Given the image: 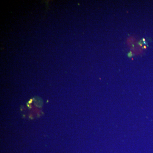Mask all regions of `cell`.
Instances as JSON below:
<instances>
[{
  "mask_svg": "<svg viewBox=\"0 0 153 153\" xmlns=\"http://www.w3.org/2000/svg\"><path fill=\"white\" fill-rule=\"evenodd\" d=\"M131 55L132 56V55H131V53H129V54H128V56L129 57H131Z\"/></svg>",
  "mask_w": 153,
  "mask_h": 153,
  "instance_id": "1",
  "label": "cell"
}]
</instances>
